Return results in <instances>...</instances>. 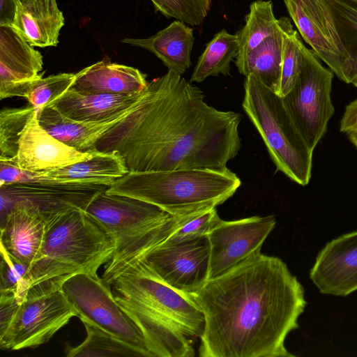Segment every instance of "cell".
Wrapping results in <instances>:
<instances>
[{"label": "cell", "mask_w": 357, "mask_h": 357, "mask_svg": "<svg viewBox=\"0 0 357 357\" xmlns=\"http://www.w3.org/2000/svg\"><path fill=\"white\" fill-rule=\"evenodd\" d=\"M86 337L79 345L67 344L65 354L67 357H149L142 350L110 335L96 327L84 324Z\"/></svg>", "instance_id": "83f0119b"}, {"label": "cell", "mask_w": 357, "mask_h": 357, "mask_svg": "<svg viewBox=\"0 0 357 357\" xmlns=\"http://www.w3.org/2000/svg\"><path fill=\"white\" fill-rule=\"evenodd\" d=\"M144 92L135 94L84 93L70 89L50 105L70 119L104 121L131 109Z\"/></svg>", "instance_id": "d6986e66"}, {"label": "cell", "mask_w": 357, "mask_h": 357, "mask_svg": "<svg viewBox=\"0 0 357 357\" xmlns=\"http://www.w3.org/2000/svg\"><path fill=\"white\" fill-rule=\"evenodd\" d=\"M333 78V73L304 45L301 72L291 89L282 98L296 128L312 151L324 136L335 112L331 96Z\"/></svg>", "instance_id": "30bf717a"}, {"label": "cell", "mask_w": 357, "mask_h": 357, "mask_svg": "<svg viewBox=\"0 0 357 357\" xmlns=\"http://www.w3.org/2000/svg\"><path fill=\"white\" fill-rule=\"evenodd\" d=\"M43 180L39 172L26 171L12 162L0 160V186L13 184H41Z\"/></svg>", "instance_id": "836d02e7"}, {"label": "cell", "mask_w": 357, "mask_h": 357, "mask_svg": "<svg viewBox=\"0 0 357 357\" xmlns=\"http://www.w3.org/2000/svg\"><path fill=\"white\" fill-rule=\"evenodd\" d=\"M193 296L205 319L199 356H294L284 342L307 302L302 284L279 257L255 254Z\"/></svg>", "instance_id": "7a4b0ae2"}, {"label": "cell", "mask_w": 357, "mask_h": 357, "mask_svg": "<svg viewBox=\"0 0 357 357\" xmlns=\"http://www.w3.org/2000/svg\"><path fill=\"white\" fill-rule=\"evenodd\" d=\"M202 90L168 72L149 82L139 102L98 140L129 172L223 169L241 148L240 113L208 105Z\"/></svg>", "instance_id": "6da1fadb"}, {"label": "cell", "mask_w": 357, "mask_h": 357, "mask_svg": "<svg viewBox=\"0 0 357 357\" xmlns=\"http://www.w3.org/2000/svg\"><path fill=\"white\" fill-rule=\"evenodd\" d=\"M282 45V31L280 26L278 32L266 38L245 56L236 59L235 65L241 74L245 77L254 76L277 93L281 74Z\"/></svg>", "instance_id": "d4e9b609"}, {"label": "cell", "mask_w": 357, "mask_h": 357, "mask_svg": "<svg viewBox=\"0 0 357 357\" xmlns=\"http://www.w3.org/2000/svg\"><path fill=\"white\" fill-rule=\"evenodd\" d=\"M0 294H13L22 302L27 293L26 278L31 264L20 262L1 250Z\"/></svg>", "instance_id": "d6a6232c"}, {"label": "cell", "mask_w": 357, "mask_h": 357, "mask_svg": "<svg viewBox=\"0 0 357 357\" xmlns=\"http://www.w3.org/2000/svg\"><path fill=\"white\" fill-rule=\"evenodd\" d=\"M128 172L124 160L118 153L99 151L91 158L40 174L56 180L59 185L109 186Z\"/></svg>", "instance_id": "cb8c5ba5"}, {"label": "cell", "mask_w": 357, "mask_h": 357, "mask_svg": "<svg viewBox=\"0 0 357 357\" xmlns=\"http://www.w3.org/2000/svg\"><path fill=\"white\" fill-rule=\"evenodd\" d=\"M351 84H354L356 87H357V72L356 73L353 79L351 80Z\"/></svg>", "instance_id": "f35d334b"}, {"label": "cell", "mask_w": 357, "mask_h": 357, "mask_svg": "<svg viewBox=\"0 0 357 357\" xmlns=\"http://www.w3.org/2000/svg\"><path fill=\"white\" fill-rule=\"evenodd\" d=\"M340 130L347 135L352 132H357V99L346 107L340 121Z\"/></svg>", "instance_id": "8d00e7d4"}, {"label": "cell", "mask_w": 357, "mask_h": 357, "mask_svg": "<svg viewBox=\"0 0 357 357\" xmlns=\"http://www.w3.org/2000/svg\"><path fill=\"white\" fill-rule=\"evenodd\" d=\"M102 279L143 333L154 357H192L193 340L201 337L204 315L193 294L160 280L140 259L107 262Z\"/></svg>", "instance_id": "3957f363"}, {"label": "cell", "mask_w": 357, "mask_h": 357, "mask_svg": "<svg viewBox=\"0 0 357 357\" xmlns=\"http://www.w3.org/2000/svg\"><path fill=\"white\" fill-rule=\"evenodd\" d=\"M41 53L11 26H0V98H25L43 77Z\"/></svg>", "instance_id": "9a60e30c"}, {"label": "cell", "mask_w": 357, "mask_h": 357, "mask_svg": "<svg viewBox=\"0 0 357 357\" xmlns=\"http://www.w3.org/2000/svg\"><path fill=\"white\" fill-rule=\"evenodd\" d=\"M76 75L61 73L38 79L26 97L38 115L42 109L70 89Z\"/></svg>", "instance_id": "4dcf8cb0"}, {"label": "cell", "mask_w": 357, "mask_h": 357, "mask_svg": "<svg viewBox=\"0 0 357 357\" xmlns=\"http://www.w3.org/2000/svg\"><path fill=\"white\" fill-rule=\"evenodd\" d=\"M127 257L140 259L165 283L183 293L195 294L208 280V236L174 243L163 241L121 259Z\"/></svg>", "instance_id": "7c38bea8"}, {"label": "cell", "mask_w": 357, "mask_h": 357, "mask_svg": "<svg viewBox=\"0 0 357 357\" xmlns=\"http://www.w3.org/2000/svg\"><path fill=\"white\" fill-rule=\"evenodd\" d=\"M220 219L216 207L181 216L178 227L165 241L180 243L208 236Z\"/></svg>", "instance_id": "1f68e13d"}, {"label": "cell", "mask_w": 357, "mask_h": 357, "mask_svg": "<svg viewBox=\"0 0 357 357\" xmlns=\"http://www.w3.org/2000/svg\"><path fill=\"white\" fill-rule=\"evenodd\" d=\"M70 89L84 93L135 94L149 84L146 75L134 67L113 63L109 58L76 74Z\"/></svg>", "instance_id": "ffe728a7"}, {"label": "cell", "mask_w": 357, "mask_h": 357, "mask_svg": "<svg viewBox=\"0 0 357 357\" xmlns=\"http://www.w3.org/2000/svg\"><path fill=\"white\" fill-rule=\"evenodd\" d=\"M241 181L227 167L129 172L106 192L154 204L174 216H184L223 204Z\"/></svg>", "instance_id": "277c9868"}, {"label": "cell", "mask_w": 357, "mask_h": 357, "mask_svg": "<svg viewBox=\"0 0 357 357\" xmlns=\"http://www.w3.org/2000/svg\"><path fill=\"white\" fill-rule=\"evenodd\" d=\"M310 278L326 295L347 296L357 290V231L342 234L319 251Z\"/></svg>", "instance_id": "2e32d148"}, {"label": "cell", "mask_w": 357, "mask_h": 357, "mask_svg": "<svg viewBox=\"0 0 357 357\" xmlns=\"http://www.w3.org/2000/svg\"><path fill=\"white\" fill-rule=\"evenodd\" d=\"M109 186L103 185L13 184L0 186L1 218L20 205L35 209L48 224L67 211L85 210Z\"/></svg>", "instance_id": "5bb4252c"}, {"label": "cell", "mask_w": 357, "mask_h": 357, "mask_svg": "<svg viewBox=\"0 0 357 357\" xmlns=\"http://www.w3.org/2000/svg\"><path fill=\"white\" fill-rule=\"evenodd\" d=\"M99 151L81 152L58 140L39 123L38 113L24 130L12 162L31 172H42L91 158Z\"/></svg>", "instance_id": "e0dca14e"}, {"label": "cell", "mask_w": 357, "mask_h": 357, "mask_svg": "<svg viewBox=\"0 0 357 357\" xmlns=\"http://www.w3.org/2000/svg\"><path fill=\"white\" fill-rule=\"evenodd\" d=\"M46 224L33 208L15 206L1 218V250L13 259L32 264L39 258Z\"/></svg>", "instance_id": "ac0fdd59"}, {"label": "cell", "mask_w": 357, "mask_h": 357, "mask_svg": "<svg viewBox=\"0 0 357 357\" xmlns=\"http://www.w3.org/2000/svg\"><path fill=\"white\" fill-rule=\"evenodd\" d=\"M280 29L275 18L271 1L256 0L250 7L244 26L236 33L238 38V53L236 59L245 56L266 38Z\"/></svg>", "instance_id": "4316f807"}, {"label": "cell", "mask_w": 357, "mask_h": 357, "mask_svg": "<svg viewBox=\"0 0 357 357\" xmlns=\"http://www.w3.org/2000/svg\"><path fill=\"white\" fill-rule=\"evenodd\" d=\"M68 277L32 286L7 328L0 333L2 350L33 348L48 342L76 312L61 286Z\"/></svg>", "instance_id": "ba28073f"}, {"label": "cell", "mask_w": 357, "mask_h": 357, "mask_svg": "<svg viewBox=\"0 0 357 357\" xmlns=\"http://www.w3.org/2000/svg\"><path fill=\"white\" fill-rule=\"evenodd\" d=\"M242 107L261 135L277 171L301 185H307L314 151L296 128L282 97L249 75L244 82Z\"/></svg>", "instance_id": "5b68a950"}, {"label": "cell", "mask_w": 357, "mask_h": 357, "mask_svg": "<svg viewBox=\"0 0 357 357\" xmlns=\"http://www.w3.org/2000/svg\"><path fill=\"white\" fill-rule=\"evenodd\" d=\"M37 113L33 106L4 108L0 112V160L12 161L16 156L21 135Z\"/></svg>", "instance_id": "f546056e"}, {"label": "cell", "mask_w": 357, "mask_h": 357, "mask_svg": "<svg viewBox=\"0 0 357 357\" xmlns=\"http://www.w3.org/2000/svg\"><path fill=\"white\" fill-rule=\"evenodd\" d=\"M61 289L83 324L96 327L154 357L139 328L122 309L110 285L98 274L75 273Z\"/></svg>", "instance_id": "9c48e42d"}, {"label": "cell", "mask_w": 357, "mask_h": 357, "mask_svg": "<svg viewBox=\"0 0 357 357\" xmlns=\"http://www.w3.org/2000/svg\"><path fill=\"white\" fill-rule=\"evenodd\" d=\"M351 1H353L354 2L357 3V0H351Z\"/></svg>", "instance_id": "ab89813d"}, {"label": "cell", "mask_w": 357, "mask_h": 357, "mask_svg": "<svg viewBox=\"0 0 357 357\" xmlns=\"http://www.w3.org/2000/svg\"><path fill=\"white\" fill-rule=\"evenodd\" d=\"M304 40L342 81L351 84L357 72V54L347 47L338 19L326 0H284Z\"/></svg>", "instance_id": "8fae6325"}, {"label": "cell", "mask_w": 357, "mask_h": 357, "mask_svg": "<svg viewBox=\"0 0 357 357\" xmlns=\"http://www.w3.org/2000/svg\"><path fill=\"white\" fill-rule=\"evenodd\" d=\"M339 20L357 33V3L351 0H326Z\"/></svg>", "instance_id": "e575fe53"}, {"label": "cell", "mask_w": 357, "mask_h": 357, "mask_svg": "<svg viewBox=\"0 0 357 357\" xmlns=\"http://www.w3.org/2000/svg\"><path fill=\"white\" fill-rule=\"evenodd\" d=\"M64 25L56 0H21L13 28L31 46L55 47Z\"/></svg>", "instance_id": "44dd1931"}, {"label": "cell", "mask_w": 357, "mask_h": 357, "mask_svg": "<svg viewBox=\"0 0 357 357\" xmlns=\"http://www.w3.org/2000/svg\"><path fill=\"white\" fill-rule=\"evenodd\" d=\"M131 109L112 119L91 122L68 119L48 105L42 109L38 119L40 126L58 140L77 151L89 152L96 151L100 137Z\"/></svg>", "instance_id": "603a6c76"}, {"label": "cell", "mask_w": 357, "mask_h": 357, "mask_svg": "<svg viewBox=\"0 0 357 357\" xmlns=\"http://www.w3.org/2000/svg\"><path fill=\"white\" fill-rule=\"evenodd\" d=\"M350 141L357 149V132H352L348 135Z\"/></svg>", "instance_id": "74e56055"}, {"label": "cell", "mask_w": 357, "mask_h": 357, "mask_svg": "<svg viewBox=\"0 0 357 357\" xmlns=\"http://www.w3.org/2000/svg\"><path fill=\"white\" fill-rule=\"evenodd\" d=\"M21 0H0V26H13Z\"/></svg>", "instance_id": "d590c367"}, {"label": "cell", "mask_w": 357, "mask_h": 357, "mask_svg": "<svg viewBox=\"0 0 357 357\" xmlns=\"http://www.w3.org/2000/svg\"><path fill=\"white\" fill-rule=\"evenodd\" d=\"M86 211L114 239V261L150 243H160L178 227L181 216L172 215L149 202L128 196L99 193Z\"/></svg>", "instance_id": "8992f818"}, {"label": "cell", "mask_w": 357, "mask_h": 357, "mask_svg": "<svg viewBox=\"0 0 357 357\" xmlns=\"http://www.w3.org/2000/svg\"><path fill=\"white\" fill-rule=\"evenodd\" d=\"M122 43L150 51L163 62L169 71L178 75H182L192 64L193 30L179 20L173 22L149 38H125Z\"/></svg>", "instance_id": "7402d4cb"}, {"label": "cell", "mask_w": 357, "mask_h": 357, "mask_svg": "<svg viewBox=\"0 0 357 357\" xmlns=\"http://www.w3.org/2000/svg\"><path fill=\"white\" fill-rule=\"evenodd\" d=\"M275 225L274 215H255L230 221L220 219L208 234V280L260 252L262 244Z\"/></svg>", "instance_id": "4fadbf2b"}, {"label": "cell", "mask_w": 357, "mask_h": 357, "mask_svg": "<svg viewBox=\"0 0 357 357\" xmlns=\"http://www.w3.org/2000/svg\"><path fill=\"white\" fill-rule=\"evenodd\" d=\"M282 31V59L277 94L284 97L293 87L302 67L303 44L288 17L278 19Z\"/></svg>", "instance_id": "f1b7e54d"}, {"label": "cell", "mask_w": 357, "mask_h": 357, "mask_svg": "<svg viewBox=\"0 0 357 357\" xmlns=\"http://www.w3.org/2000/svg\"><path fill=\"white\" fill-rule=\"evenodd\" d=\"M116 250L114 239L85 210L74 208L46 225L40 257L97 274Z\"/></svg>", "instance_id": "52a82bcc"}, {"label": "cell", "mask_w": 357, "mask_h": 357, "mask_svg": "<svg viewBox=\"0 0 357 357\" xmlns=\"http://www.w3.org/2000/svg\"><path fill=\"white\" fill-rule=\"evenodd\" d=\"M238 48L236 33H229L225 29L217 33L199 56L190 82H202L208 77L229 75L231 62L236 58Z\"/></svg>", "instance_id": "484cf974"}]
</instances>
